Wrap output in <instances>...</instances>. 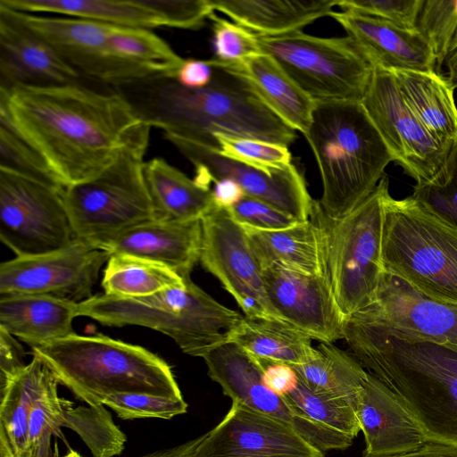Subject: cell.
Masks as SVG:
<instances>
[{
    "label": "cell",
    "mask_w": 457,
    "mask_h": 457,
    "mask_svg": "<svg viewBox=\"0 0 457 457\" xmlns=\"http://www.w3.org/2000/svg\"><path fill=\"white\" fill-rule=\"evenodd\" d=\"M110 254L75 239L68 246L33 256H16L0 264V296L46 295L78 302L90 298Z\"/></svg>",
    "instance_id": "obj_15"
},
{
    "label": "cell",
    "mask_w": 457,
    "mask_h": 457,
    "mask_svg": "<svg viewBox=\"0 0 457 457\" xmlns=\"http://www.w3.org/2000/svg\"><path fill=\"white\" fill-rule=\"evenodd\" d=\"M266 294L279 317L321 343L345 337V318L327 276L262 269Z\"/></svg>",
    "instance_id": "obj_19"
},
{
    "label": "cell",
    "mask_w": 457,
    "mask_h": 457,
    "mask_svg": "<svg viewBox=\"0 0 457 457\" xmlns=\"http://www.w3.org/2000/svg\"><path fill=\"white\" fill-rule=\"evenodd\" d=\"M404 102L428 132L450 148L457 139V107L453 88L436 71H390Z\"/></svg>",
    "instance_id": "obj_28"
},
{
    "label": "cell",
    "mask_w": 457,
    "mask_h": 457,
    "mask_svg": "<svg viewBox=\"0 0 457 457\" xmlns=\"http://www.w3.org/2000/svg\"><path fill=\"white\" fill-rule=\"evenodd\" d=\"M388 185L384 176L365 200L338 220L328 218L320 207L326 230L327 275L345 320L371 303L385 272L381 243L383 203Z\"/></svg>",
    "instance_id": "obj_9"
},
{
    "label": "cell",
    "mask_w": 457,
    "mask_h": 457,
    "mask_svg": "<svg viewBox=\"0 0 457 457\" xmlns=\"http://www.w3.org/2000/svg\"><path fill=\"white\" fill-rule=\"evenodd\" d=\"M169 140L194 164L195 179L201 185L211 188L212 182L229 179L246 196L269 204L300 222L310 220L314 200L294 164L269 173L228 159L213 148L179 138Z\"/></svg>",
    "instance_id": "obj_17"
},
{
    "label": "cell",
    "mask_w": 457,
    "mask_h": 457,
    "mask_svg": "<svg viewBox=\"0 0 457 457\" xmlns=\"http://www.w3.org/2000/svg\"><path fill=\"white\" fill-rule=\"evenodd\" d=\"M447 80L454 89L457 87V50L447 59Z\"/></svg>",
    "instance_id": "obj_54"
},
{
    "label": "cell",
    "mask_w": 457,
    "mask_h": 457,
    "mask_svg": "<svg viewBox=\"0 0 457 457\" xmlns=\"http://www.w3.org/2000/svg\"><path fill=\"white\" fill-rule=\"evenodd\" d=\"M201 244V220L154 219L93 245L110 255L129 254L162 263L186 278L200 261Z\"/></svg>",
    "instance_id": "obj_21"
},
{
    "label": "cell",
    "mask_w": 457,
    "mask_h": 457,
    "mask_svg": "<svg viewBox=\"0 0 457 457\" xmlns=\"http://www.w3.org/2000/svg\"><path fill=\"white\" fill-rule=\"evenodd\" d=\"M78 317L106 326L135 325L163 333L187 354L203 357L228 342L242 316L212 298L190 277L154 295L122 298L101 294L78 303Z\"/></svg>",
    "instance_id": "obj_6"
},
{
    "label": "cell",
    "mask_w": 457,
    "mask_h": 457,
    "mask_svg": "<svg viewBox=\"0 0 457 457\" xmlns=\"http://www.w3.org/2000/svg\"><path fill=\"white\" fill-rule=\"evenodd\" d=\"M228 210L242 227L259 230H281L300 222L272 205L246 195Z\"/></svg>",
    "instance_id": "obj_47"
},
{
    "label": "cell",
    "mask_w": 457,
    "mask_h": 457,
    "mask_svg": "<svg viewBox=\"0 0 457 457\" xmlns=\"http://www.w3.org/2000/svg\"><path fill=\"white\" fill-rule=\"evenodd\" d=\"M54 376L45 361L33 355L30 362L0 389V457H28L31 411Z\"/></svg>",
    "instance_id": "obj_29"
},
{
    "label": "cell",
    "mask_w": 457,
    "mask_h": 457,
    "mask_svg": "<svg viewBox=\"0 0 457 457\" xmlns=\"http://www.w3.org/2000/svg\"><path fill=\"white\" fill-rule=\"evenodd\" d=\"M214 137L221 155L255 169L273 173L292 164V155L287 145L223 134H216Z\"/></svg>",
    "instance_id": "obj_42"
},
{
    "label": "cell",
    "mask_w": 457,
    "mask_h": 457,
    "mask_svg": "<svg viewBox=\"0 0 457 457\" xmlns=\"http://www.w3.org/2000/svg\"><path fill=\"white\" fill-rule=\"evenodd\" d=\"M204 435L172 448L157 451L142 457H195Z\"/></svg>",
    "instance_id": "obj_53"
},
{
    "label": "cell",
    "mask_w": 457,
    "mask_h": 457,
    "mask_svg": "<svg viewBox=\"0 0 457 457\" xmlns=\"http://www.w3.org/2000/svg\"><path fill=\"white\" fill-rule=\"evenodd\" d=\"M262 269L278 267L310 275L327 276L326 230L319 201L309 220L274 231L245 228Z\"/></svg>",
    "instance_id": "obj_25"
},
{
    "label": "cell",
    "mask_w": 457,
    "mask_h": 457,
    "mask_svg": "<svg viewBox=\"0 0 457 457\" xmlns=\"http://www.w3.org/2000/svg\"><path fill=\"white\" fill-rule=\"evenodd\" d=\"M213 77V68L207 60H185L180 67L176 81L187 88H201L208 86Z\"/></svg>",
    "instance_id": "obj_50"
},
{
    "label": "cell",
    "mask_w": 457,
    "mask_h": 457,
    "mask_svg": "<svg viewBox=\"0 0 457 457\" xmlns=\"http://www.w3.org/2000/svg\"><path fill=\"white\" fill-rule=\"evenodd\" d=\"M0 6L28 13H55L118 27H167L155 0H1Z\"/></svg>",
    "instance_id": "obj_30"
},
{
    "label": "cell",
    "mask_w": 457,
    "mask_h": 457,
    "mask_svg": "<svg viewBox=\"0 0 457 457\" xmlns=\"http://www.w3.org/2000/svg\"><path fill=\"white\" fill-rule=\"evenodd\" d=\"M104 405L114 411L122 420L143 418L170 420L187 411V403L183 397L176 398L145 393L111 395L104 400Z\"/></svg>",
    "instance_id": "obj_44"
},
{
    "label": "cell",
    "mask_w": 457,
    "mask_h": 457,
    "mask_svg": "<svg viewBox=\"0 0 457 457\" xmlns=\"http://www.w3.org/2000/svg\"><path fill=\"white\" fill-rule=\"evenodd\" d=\"M262 361L264 364L262 377V383L276 395L286 396L298 385L299 377L291 365L282 362Z\"/></svg>",
    "instance_id": "obj_49"
},
{
    "label": "cell",
    "mask_w": 457,
    "mask_h": 457,
    "mask_svg": "<svg viewBox=\"0 0 457 457\" xmlns=\"http://www.w3.org/2000/svg\"><path fill=\"white\" fill-rule=\"evenodd\" d=\"M58 384L54 376L34 403L29 426L28 457H55L53 441L62 438L61 428L68 402L59 397Z\"/></svg>",
    "instance_id": "obj_38"
},
{
    "label": "cell",
    "mask_w": 457,
    "mask_h": 457,
    "mask_svg": "<svg viewBox=\"0 0 457 457\" xmlns=\"http://www.w3.org/2000/svg\"><path fill=\"white\" fill-rule=\"evenodd\" d=\"M210 65L213 77L208 86L187 88L175 79H163L150 91L145 107L137 111L147 124L162 129L167 139H183L218 151L216 134L287 146L294 143L295 130L270 109L245 79Z\"/></svg>",
    "instance_id": "obj_3"
},
{
    "label": "cell",
    "mask_w": 457,
    "mask_h": 457,
    "mask_svg": "<svg viewBox=\"0 0 457 457\" xmlns=\"http://www.w3.org/2000/svg\"><path fill=\"white\" fill-rule=\"evenodd\" d=\"M213 183L211 191L216 207L229 209L245 196L243 188L232 179H222Z\"/></svg>",
    "instance_id": "obj_51"
},
{
    "label": "cell",
    "mask_w": 457,
    "mask_h": 457,
    "mask_svg": "<svg viewBox=\"0 0 457 457\" xmlns=\"http://www.w3.org/2000/svg\"><path fill=\"white\" fill-rule=\"evenodd\" d=\"M208 62L245 79L270 109L292 129L303 135L308 131L316 103L270 55L261 53L231 63L214 58Z\"/></svg>",
    "instance_id": "obj_27"
},
{
    "label": "cell",
    "mask_w": 457,
    "mask_h": 457,
    "mask_svg": "<svg viewBox=\"0 0 457 457\" xmlns=\"http://www.w3.org/2000/svg\"><path fill=\"white\" fill-rule=\"evenodd\" d=\"M312 391L343 400L356 410L369 373L359 361L333 344L320 343L305 363L292 366Z\"/></svg>",
    "instance_id": "obj_34"
},
{
    "label": "cell",
    "mask_w": 457,
    "mask_h": 457,
    "mask_svg": "<svg viewBox=\"0 0 457 457\" xmlns=\"http://www.w3.org/2000/svg\"><path fill=\"white\" fill-rule=\"evenodd\" d=\"M411 196L457 229V139L436 173L429 180L417 183Z\"/></svg>",
    "instance_id": "obj_40"
},
{
    "label": "cell",
    "mask_w": 457,
    "mask_h": 457,
    "mask_svg": "<svg viewBox=\"0 0 457 457\" xmlns=\"http://www.w3.org/2000/svg\"><path fill=\"white\" fill-rule=\"evenodd\" d=\"M286 397L312 420L353 438L361 431L357 410L348 403L317 394L303 382Z\"/></svg>",
    "instance_id": "obj_41"
},
{
    "label": "cell",
    "mask_w": 457,
    "mask_h": 457,
    "mask_svg": "<svg viewBox=\"0 0 457 457\" xmlns=\"http://www.w3.org/2000/svg\"><path fill=\"white\" fill-rule=\"evenodd\" d=\"M201 224L203 267L219 279L245 316L282 320L269 301L262 269L245 229L228 209L219 207L203 217Z\"/></svg>",
    "instance_id": "obj_13"
},
{
    "label": "cell",
    "mask_w": 457,
    "mask_h": 457,
    "mask_svg": "<svg viewBox=\"0 0 457 457\" xmlns=\"http://www.w3.org/2000/svg\"><path fill=\"white\" fill-rule=\"evenodd\" d=\"M186 278L162 263L129 254L109 256L103 272L104 294L122 298L145 297L185 285Z\"/></svg>",
    "instance_id": "obj_35"
},
{
    "label": "cell",
    "mask_w": 457,
    "mask_h": 457,
    "mask_svg": "<svg viewBox=\"0 0 457 457\" xmlns=\"http://www.w3.org/2000/svg\"><path fill=\"white\" fill-rule=\"evenodd\" d=\"M59 384L90 406L111 395L145 393L182 398L170 366L147 349L104 335L72 334L32 347Z\"/></svg>",
    "instance_id": "obj_5"
},
{
    "label": "cell",
    "mask_w": 457,
    "mask_h": 457,
    "mask_svg": "<svg viewBox=\"0 0 457 457\" xmlns=\"http://www.w3.org/2000/svg\"><path fill=\"white\" fill-rule=\"evenodd\" d=\"M24 352L12 335L0 328V389L27 365Z\"/></svg>",
    "instance_id": "obj_48"
},
{
    "label": "cell",
    "mask_w": 457,
    "mask_h": 457,
    "mask_svg": "<svg viewBox=\"0 0 457 457\" xmlns=\"http://www.w3.org/2000/svg\"><path fill=\"white\" fill-rule=\"evenodd\" d=\"M209 19L212 21L214 59L217 61L237 62L262 53L256 33L214 12Z\"/></svg>",
    "instance_id": "obj_45"
},
{
    "label": "cell",
    "mask_w": 457,
    "mask_h": 457,
    "mask_svg": "<svg viewBox=\"0 0 457 457\" xmlns=\"http://www.w3.org/2000/svg\"><path fill=\"white\" fill-rule=\"evenodd\" d=\"M338 0L256 1L210 0L236 23L262 36H277L301 30L317 19L332 13Z\"/></svg>",
    "instance_id": "obj_31"
},
{
    "label": "cell",
    "mask_w": 457,
    "mask_h": 457,
    "mask_svg": "<svg viewBox=\"0 0 457 457\" xmlns=\"http://www.w3.org/2000/svg\"><path fill=\"white\" fill-rule=\"evenodd\" d=\"M361 104L394 161L417 183L429 180L452 146L441 145L428 132L404 102L389 71L374 68Z\"/></svg>",
    "instance_id": "obj_14"
},
{
    "label": "cell",
    "mask_w": 457,
    "mask_h": 457,
    "mask_svg": "<svg viewBox=\"0 0 457 457\" xmlns=\"http://www.w3.org/2000/svg\"><path fill=\"white\" fill-rule=\"evenodd\" d=\"M351 317L424 340L457 344V304L426 296L386 272L371 303Z\"/></svg>",
    "instance_id": "obj_20"
},
{
    "label": "cell",
    "mask_w": 457,
    "mask_h": 457,
    "mask_svg": "<svg viewBox=\"0 0 457 457\" xmlns=\"http://www.w3.org/2000/svg\"><path fill=\"white\" fill-rule=\"evenodd\" d=\"M62 457H82L79 453L76 451H70L67 454H65Z\"/></svg>",
    "instance_id": "obj_55"
},
{
    "label": "cell",
    "mask_w": 457,
    "mask_h": 457,
    "mask_svg": "<svg viewBox=\"0 0 457 457\" xmlns=\"http://www.w3.org/2000/svg\"><path fill=\"white\" fill-rule=\"evenodd\" d=\"M144 174L156 220H202L216 207L211 188L189 179L162 158L145 162Z\"/></svg>",
    "instance_id": "obj_32"
},
{
    "label": "cell",
    "mask_w": 457,
    "mask_h": 457,
    "mask_svg": "<svg viewBox=\"0 0 457 457\" xmlns=\"http://www.w3.org/2000/svg\"><path fill=\"white\" fill-rule=\"evenodd\" d=\"M104 406L73 407V403L68 401L63 411L62 427L76 432L93 457L119 455L127 439Z\"/></svg>",
    "instance_id": "obj_37"
},
{
    "label": "cell",
    "mask_w": 457,
    "mask_h": 457,
    "mask_svg": "<svg viewBox=\"0 0 457 457\" xmlns=\"http://www.w3.org/2000/svg\"><path fill=\"white\" fill-rule=\"evenodd\" d=\"M357 415L364 436L365 454L399 453L418 449L428 443L394 393L370 373Z\"/></svg>",
    "instance_id": "obj_24"
},
{
    "label": "cell",
    "mask_w": 457,
    "mask_h": 457,
    "mask_svg": "<svg viewBox=\"0 0 457 457\" xmlns=\"http://www.w3.org/2000/svg\"><path fill=\"white\" fill-rule=\"evenodd\" d=\"M262 53L270 55L315 103L361 102L374 67L350 37H320L297 30L258 35Z\"/></svg>",
    "instance_id": "obj_10"
},
{
    "label": "cell",
    "mask_w": 457,
    "mask_h": 457,
    "mask_svg": "<svg viewBox=\"0 0 457 457\" xmlns=\"http://www.w3.org/2000/svg\"><path fill=\"white\" fill-rule=\"evenodd\" d=\"M416 29L429 44L439 73L457 50V0H423Z\"/></svg>",
    "instance_id": "obj_39"
},
{
    "label": "cell",
    "mask_w": 457,
    "mask_h": 457,
    "mask_svg": "<svg viewBox=\"0 0 457 457\" xmlns=\"http://www.w3.org/2000/svg\"><path fill=\"white\" fill-rule=\"evenodd\" d=\"M317 162L323 213L338 220L377 187L394 159L361 102H316L303 135Z\"/></svg>",
    "instance_id": "obj_4"
},
{
    "label": "cell",
    "mask_w": 457,
    "mask_h": 457,
    "mask_svg": "<svg viewBox=\"0 0 457 457\" xmlns=\"http://www.w3.org/2000/svg\"><path fill=\"white\" fill-rule=\"evenodd\" d=\"M381 262L420 294L457 304V229L411 195H385Z\"/></svg>",
    "instance_id": "obj_7"
},
{
    "label": "cell",
    "mask_w": 457,
    "mask_h": 457,
    "mask_svg": "<svg viewBox=\"0 0 457 457\" xmlns=\"http://www.w3.org/2000/svg\"><path fill=\"white\" fill-rule=\"evenodd\" d=\"M62 190L0 169V239L16 256L54 252L76 239Z\"/></svg>",
    "instance_id": "obj_11"
},
{
    "label": "cell",
    "mask_w": 457,
    "mask_h": 457,
    "mask_svg": "<svg viewBox=\"0 0 457 457\" xmlns=\"http://www.w3.org/2000/svg\"><path fill=\"white\" fill-rule=\"evenodd\" d=\"M363 457H457V449L437 443L428 442L421 447L408 452L386 455L364 454Z\"/></svg>",
    "instance_id": "obj_52"
},
{
    "label": "cell",
    "mask_w": 457,
    "mask_h": 457,
    "mask_svg": "<svg viewBox=\"0 0 457 457\" xmlns=\"http://www.w3.org/2000/svg\"><path fill=\"white\" fill-rule=\"evenodd\" d=\"M109 41L112 54L148 80L176 79L185 61L152 29L113 25Z\"/></svg>",
    "instance_id": "obj_36"
},
{
    "label": "cell",
    "mask_w": 457,
    "mask_h": 457,
    "mask_svg": "<svg viewBox=\"0 0 457 457\" xmlns=\"http://www.w3.org/2000/svg\"><path fill=\"white\" fill-rule=\"evenodd\" d=\"M330 16L374 68L436 71L433 51L417 29L350 11H333Z\"/></svg>",
    "instance_id": "obj_22"
},
{
    "label": "cell",
    "mask_w": 457,
    "mask_h": 457,
    "mask_svg": "<svg viewBox=\"0 0 457 457\" xmlns=\"http://www.w3.org/2000/svg\"><path fill=\"white\" fill-rule=\"evenodd\" d=\"M312 338L288 322L271 318L245 316L228 334L235 343L256 358L297 366L315 354Z\"/></svg>",
    "instance_id": "obj_33"
},
{
    "label": "cell",
    "mask_w": 457,
    "mask_h": 457,
    "mask_svg": "<svg viewBox=\"0 0 457 457\" xmlns=\"http://www.w3.org/2000/svg\"><path fill=\"white\" fill-rule=\"evenodd\" d=\"M0 120L63 187L98 176L151 128L122 95L78 83L0 87Z\"/></svg>",
    "instance_id": "obj_1"
},
{
    "label": "cell",
    "mask_w": 457,
    "mask_h": 457,
    "mask_svg": "<svg viewBox=\"0 0 457 457\" xmlns=\"http://www.w3.org/2000/svg\"><path fill=\"white\" fill-rule=\"evenodd\" d=\"M208 376L225 395L254 411L291 425L306 441L326 452L349 447L353 438L308 417L286 396L270 391L262 383L263 361L240 345L227 342L202 357Z\"/></svg>",
    "instance_id": "obj_12"
},
{
    "label": "cell",
    "mask_w": 457,
    "mask_h": 457,
    "mask_svg": "<svg viewBox=\"0 0 457 457\" xmlns=\"http://www.w3.org/2000/svg\"><path fill=\"white\" fill-rule=\"evenodd\" d=\"M148 142L137 139L96 178L63 188L75 238L94 244L155 219L144 174Z\"/></svg>",
    "instance_id": "obj_8"
},
{
    "label": "cell",
    "mask_w": 457,
    "mask_h": 457,
    "mask_svg": "<svg viewBox=\"0 0 457 457\" xmlns=\"http://www.w3.org/2000/svg\"><path fill=\"white\" fill-rule=\"evenodd\" d=\"M423 0H338L342 11L371 16L400 28L415 30Z\"/></svg>",
    "instance_id": "obj_46"
},
{
    "label": "cell",
    "mask_w": 457,
    "mask_h": 457,
    "mask_svg": "<svg viewBox=\"0 0 457 457\" xmlns=\"http://www.w3.org/2000/svg\"><path fill=\"white\" fill-rule=\"evenodd\" d=\"M195 457H324L291 425L232 402L224 418L204 434Z\"/></svg>",
    "instance_id": "obj_18"
},
{
    "label": "cell",
    "mask_w": 457,
    "mask_h": 457,
    "mask_svg": "<svg viewBox=\"0 0 457 457\" xmlns=\"http://www.w3.org/2000/svg\"><path fill=\"white\" fill-rule=\"evenodd\" d=\"M11 11L81 76L120 86L147 81L142 73L112 54L109 36L113 25Z\"/></svg>",
    "instance_id": "obj_16"
},
{
    "label": "cell",
    "mask_w": 457,
    "mask_h": 457,
    "mask_svg": "<svg viewBox=\"0 0 457 457\" xmlns=\"http://www.w3.org/2000/svg\"><path fill=\"white\" fill-rule=\"evenodd\" d=\"M353 356L386 385L428 442L457 449V344L346 319Z\"/></svg>",
    "instance_id": "obj_2"
},
{
    "label": "cell",
    "mask_w": 457,
    "mask_h": 457,
    "mask_svg": "<svg viewBox=\"0 0 457 457\" xmlns=\"http://www.w3.org/2000/svg\"><path fill=\"white\" fill-rule=\"evenodd\" d=\"M1 87L78 83L80 74L46 42L0 6Z\"/></svg>",
    "instance_id": "obj_23"
},
{
    "label": "cell",
    "mask_w": 457,
    "mask_h": 457,
    "mask_svg": "<svg viewBox=\"0 0 457 457\" xmlns=\"http://www.w3.org/2000/svg\"><path fill=\"white\" fill-rule=\"evenodd\" d=\"M78 303L46 295L0 296V328L32 347L75 334Z\"/></svg>",
    "instance_id": "obj_26"
},
{
    "label": "cell",
    "mask_w": 457,
    "mask_h": 457,
    "mask_svg": "<svg viewBox=\"0 0 457 457\" xmlns=\"http://www.w3.org/2000/svg\"><path fill=\"white\" fill-rule=\"evenodd\" d=\"M0 169L40 181L59 189V183L40 157L0 120Z\"/></svg>",
    "instance_id": "obj_43"
}]
</instances>
